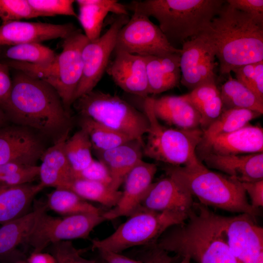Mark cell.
Instances as JSON below:
<instances>
[{"mask_svg":"<svg viewBox=\"0 0 263 263\" xmlns=\"http://www.w3.org/2000/svg\"><path fill=\"white\" fill-rule=\"evenodd\" d=\"M12 80L10 94L0 106L10 123L56 140L70 131V113L49 84L19 71Z\"/></svg>","mask_w":263,"mask_h":263,"instance_id":"cell-1","label":"cell"},{"mask_svg":"<svg viewBox=\"0 0 263 263\" xmlns=\"http://www.w3.org/2000/svg\"><path fill=\"white\" fill-rule=\"evenodd\" d=\"M219 62L222 75L239 66L263 60V21L237 10L225 0L198 36Z\"/></svg>","mask_w":263,"mask_h":263,"instance_id":"cell-2","label":"cell"},{"mask_svg":"<svg viewBox=\"0 0 263 263\" xmlns=\"http://www.w3.org/2000/svg\"><path fill=\"white\" fill-rule=\"evenodd\" d=\"M225 2L223 0H133L125 6L128 10L157 19L159 27L172 45L174 42L183 44L199 35Z\"/></svg>","mask_w":263,"mask_h":263,"instance_id":"cell-3","label":"cell"},{"mask_svg":"<svg viewBox=\"0 0 263 263\" xmlns=\"http://www.w3.org/2000/svg\"><path fill=\"white\" fill-rule=\"evenodd\" d=\"M171 177L200 203L222 210L247 213L256 218L259 210L248 202L242 183L229 176L208 169L202 162L190 166L167 167Z\"/></svg>","mask_w":263,"mask_h":263,"instance_id":"cell-4","label":"cell"},{"mask_svg":"<svg viewBox=\"0 0 263 263\" xmlns=\"http://www.w3.org/2000/svg\"><path fill=\"white\" fill-rule=\"evenodd\" d=\"M153 101V98L148 96L144 102L149 127L143 155L172 166H190L201 163L196 149L202 139V129L182 130L162 125L154 114Z\"/></svg>","mask_w":263,"mask_h":263,"instance_id":"cell-5","label":"cell"},{"mask_svg":"<svg viewBox=\"0 0 263 263\" xmlns=\"http://www.w3.org/2000/svg\"><path fill=\"white\" fill-rule=\"evenodd\" d=\"M80 116L89 117L132 140L143 141L149 124L142 112L117 95L93 90L74 102Z\"/></svg>","mask_w":263,"mask_h":263,"instance_id":"cell-6","label":"cell"},{"mask_svg":"<svg viewBox=\"0 0 263 263\" xmlns=\"http://www.w3.org/2000/svg\"><path fill=\"white\" fill-rule=\"evenodd\" d=\"M188 214L169 211L156 212L140 207L111 235L93 240L92 249L120 253L133 246L155 244L169 227L184 223Z\"/></svg>","mask_w":263,"mask_h":263,"instance_id":"cell-7","label":"cell"},{"mask_svg":"<svg viewBox=\"0 0 263 263\" xmlns=\"http://www.w3.org/2000/svg\"><path fill=\"white\" fill-rule=\"evenodd\" d=\"M102 213H80L59 218L46 212L40 218L26 243L33 247V252H40L58 242L86 239L94 227L106 221Z\"/></svg>","mask_w":263,"mask_h":263,"instance_id":"cell-8","label":"cell"},{"mask_svg":"<svg viewBox=\"0 0 263 263\" xmlns=\"http://www.w3.org/2000/svg\"><path fill=\"white\" fill-rule=\"evenodd\" d=\"M113 51L157 56L181 53V49L173 46L159 26L149 17L133 12L127 23L118 32Z\"/></svg>","mask_w":263,"mask_h":263,"instance_id":"cell-9","label":"cell"},{"mask_svg":"<svg viewBox=\"0 0 263 263\" xmlns=\"http://www.w3.org/2000/svg\"><path fill=\"white\" fill-rule=\"evenodd\" d=\"M129 19L128 15H116L105 34L95 40L89 41L83 47L82 75L74 96V102L93 91L101 79L114 51L117 33Z\"/></svg>","mask_w":263,"mask_h":263,"instance_id":"cell-10","label":"cell"},{"mask_svg":"<svg viewBox=\"0 0 263 263\" xmlns=\"http://www.w3.org/2000/svg\"><path fill=\"white\" fill-rule=\"evenodd\" d=\"M89 41L84 34L78 29L64 39L62 51L57 56L55 75L45 81L56 91L65 110L69 113L82 75V50Z\"/></svg>","mask_w":263,"mask_h":263,"instance_id":"cell-11","label":"cell"},{"mask_svg":"<svg viewBox=\"0 0 263 263\" xmlns=\"http://www.w3.org/2000/svg\"><path fill=\"white\" fill-rule=\"evenodd\" d=\"M37 133L13 124L0 128V165L36 166L46 149Z\"/></svg>","mask_w":263,"mask_h":263,"instance_id":"cell-12","label":"cell"},{"mask_svg":"<svg viewBox=\"0 0 263 263\" xmlns=\"http://www.w3.org/2000/svg\"><path fill=\"white\" fill-rule=\"evenodd\" d=\"M228 246L239 263H254L263 252V228L247 213L223 216Z\"/></svg>","mask_w":263,"mask_h":263,"instance_id":"cell-13","label":"cell"},{"mask_svg":"<svg viewBox=\"0 0 263 263\" xmlns=\"http://www.w3.org/2000/svg\"><path fill=\"white\" fill-rule=\"evenodd\" d=\"M263 129L248 124L234 132L202 140L196 149L199 159L207 154L230 155L263 152Z\"/></svg>","mask_w":263,"mask_h":263,"instance_id":"cell-14","label":"cell"},{"mask_svg":"<svg viewBox=\"0 0 263 263\" xmlns=\"http://www.w3.org/2000/svg\"><path fill=\"white\" fill-rule=\"evenodd\" d=\"M156 171L155 164L140 161L125 177L124 190L117 204L103 212L102 216L106 220L129 217L137 210L153 183Z\"/></svg>","mask_w":263,"mask_h":263,"instance_id":"cell-15","label":"cell"},{"mask_svg":"<svg viewBox=\"0 0 263 263\" xmlns=\"http://www.w3.org/2000/svg\"><path fill=\"white\" fill-rule=\"evenodd\" d=\"M77 29L72 23L54 24L13 21L0 26V46L42 41L70 36Z\"/></svg>","mask_w":263,"mask_h":263,"instance_id":"cell-16","label":"cell"},{"mask_svg":"<svg viewBox=\"0 0 263 263\" xmlns=\"http://www.w3.org/2000/svg\"><path fill=\"white\" fill-rule=\"evenodd\" d=\"M106 72L127 93L143 97L150 94L145 58L124 52H115Z\"/></svg>","mask_w":263,"mask_h":263,"instance_id":"cell-17","label":"cell"},{"mask_svg":"<svg viewBox=\"0 0 263 263\" xmlns=\"http://www.w3.org/2000/svg\"><path fill=\"white\" fill-rule=\"evenodd\" d=\"M194 203L192 195L167 175L152 184L140 207L156 212L169 211L188 215Z\"/></svg>","mask_w":263,"mask_h":263,"instance_id":"cell-18","label":"cell"},{"mask_svg":"<svg viewBox=\"0 0 263 263\" xmlns=\"http://www.w3.org/2000/svg\"><path fill=\"white\" fill-rule=\"evenodd\" d=\"M201 158L209 167L220 170L241 183L263 179V152L230 155L207 154Z\"/></svg>","mask_w":263,"mask_h":263,"instance_id":"cell-19","label":"cell"},{"mask_svg":"<svg viewBox=\"0 0 263 263\" xmlns=\"http://www.w3.org/2000/svg\"><path fill=\"white\" fill-rule=\"evenodd\" d=\"M68 131L46 149L42 154L39 166L40 183L45 187L66 189L74 179L73 171L64 150L65 143L69 138Z\"/></svg>","mask_w":263,"mask_h":263,"instance_id":"cell-20","label":"cell"},{"mask_svg":"<svg viewBox=\"0 0 263 263\" xmlns=\"http://www.w3.org/2000/svg\"><path fill=\"white\" fill-rule=\"evenodd\" d=\"M143 145V141L131 140L109 150L95 151L110 173L113 189L118 190L129 172L142 160Z\"/></svg>","mask_w":263,"mask_h":263,"instance_id":"cell-21","label":"cell"},{"mask_svg":"<svg viewBox=\"0 0 263 263\" xmlns=\"http://www.w3.org/2000/svg\"><path fill=\"white\" fill-rule=\"evenodd\" d=\"M153 109L158 119L175 128L182 130L200 128V115L186 94L153 98Z\"/></svg>","mask_w":263,"mask_h":263,"instance_id":"cell-22","label":"cell"},{"mask_svg":"<svg viewBox=\"0 0 263 263\" xmlns=\"http://www.w3.org/2000/svg\"><path fill=\"white\" fill-rule=\"evenodd\" d=\"M48 209L46 202H37L32 211L2 225L0 227V259L10 256L19 245L26 243Z\"/></svg>","mask_w":263,"mask_h":263,"instance_id":"cell-23","label":"cell"},{"mask_svg":"<svg viewBox=\"0 0 263 263\" xmlns=\"http://www.w3.org/2000/svg\"><path fill=\"white\" fill-rule=\"evenodd\" d=\"M181 53L144 56L150 94H158L177 86L180 83Z\"/></svg>","mask_w":263,"mask_h":263,"instance_id":"cell-24","label":"cell"},{"mask_svg":"<svg viewBox=\"0 0 263 263\" xmlns=\"http://www.w3.org/2000/svg\"><path fill=\"white\" fill-rule=\"evenodd\" d=\"M78 19L84 35L90 41L100 37L104 20L111 12L116 15H128L125 5L115 0H77Z\"/></svg>","mask_w":263,"mask_h":263,"instance_id":"cell-25","label":"cell"},{"mask_svg":"<svg viewBox=\"0 0 263 263\" xmlns=\"http://www.w3.org/2000/svg\"><path fill=\"white\" fill-rule=\"evenodd\" d=\"M44 188L40 182L0 185V224L3 225L27 213L34 198Z\"/></svg>","mask_w":263,"mask_h":263,"instance_id":"cell-26","label":"cell"},{"mask_svg":"<svg viewBox=\"0 0 263 263\" xmlns=\"http://www.w3.org/2000/svg\"><path fill=\"white\" fill-rule=\"evenodd\" d=\"M186 95L200 115V128L203 131L211 124L223 111L220 90L215 82L200 85Z\"/></svg>","mask_w":263,"mask_h":263,"instance_id":"cell-27","label":"cell"},{"mask_svg":"<svg viewBox=\"0 0 263 263\" xmlns=\"http://www.w3.org/2000/svg\"><path fill=\"white\" fill-rule=\"evenodd\" d=\"M207 47L198 36L182 44L180 60V83L191 91L200 85L198 69Z\"/></svg>","mask_w":263,"mask_h":263,"instance_id":"cell-28","label":"cell"},{"mask_svg":"<svg viewBox=\"0 0 263 263\" xmlns=\"http://www.w3.org/2000/svg\"><path fill=\"white\" fill-rule=\"evenodd\" d=\"M57 55L40 43H27L10 46H0V59L26 62L47 67L56 60Z\"/></svg>","mask_w":263,"mask_h":263,"instance_id":"cell-29","label":"cell"},{"mask_svg":"<svg viewBox=\"0 0 263 263\" xmlns=\"http://www.w3.org/2000/svg\"><path fill=\"white\" fill-rule=\"evenodd\" d=\"M221 96L223 110L244 109L263 113V101L253 92L229 74L222 86Z\"/></svg>","mask_w":263,"mask_h":263,"instance_id":"cell-30","label":"cell"},{"mask_svg":"<svg viewBox=\"0 0 263 263\" xmlns=\"http://www.w3.org/2000/svg\"><path fill=\"white\" fill-rule=\"evenodd\" d=\"M262 114L244 109L223 110L220 116L203 131L202 140L234 132L249 124Z\"/></svg>","mask_w":263,"mask_h":263,"instance_id":"cell-31","label":"cell"},{"mask_svg":"<svg viewBox=\"0 0 263 263\" xmlns=\"http://www.w3.org/2000/svg\"><path fill=\"white\" fill-rule=\"evenodd\" d=\"M46 202L48 208L65 216L103 212L101 209L87 202L73 191L65 188H56L48 195Z\"/></svg>","mask_w":263,"mask_h":263,"instance_id":"cell-32","label":"cell"},{"mask_svg":"<svg viewBox=\"0 0 263 263\" xmlns=\"http://www.w3.org/2000/svg\"><path fill=\"white\" fill-rule=\"evenodd\" d=\"M66 189L85 200L96 202L111 208L115 206L122 194L121 191L115 190L109 185L79 178L72 180Z\"/></svg>","mask_w":263,"mask_h":263,"instance_id":"cell-33","label":"cell"},{"mask_svg":"<svg viewBox=\"0 0 263 263\" xmlns=\"http://www.w3.org/2000/svg\"><path fill=\"white\" fill-rule=\"evenodd\" d=\"M79 125L88 135L94 151L109 150L132 140L87 117L81 116Z\"/></svg>","mask_w":263,"mask_h":263,"instance_id":"cell-34","label":"cell"},{"mask_svg":"<svg viewBox=\"0 0 263 263\" xmlns=\"http://www.w3.org/2000/svg\"><path fill=\"white\" fill-rule=\"evenodd\" d=\"M92 149L88 135L82 129L67 139L64 150L73 174L83 170L93 161Z\"/></svg>","mask_w":263,"mask_h":263,"instance_id":"cell-35","label":"cell"},{"mask_svg":"<svg viewBox=\"0 0 263 263\" xmlns=\"http://www.w3.org/2000/svg\"><path fill=\"white\" fill-rule=\"evenodd\" d=\"M39 176V166L16 163L0 165V185L16 186L31 183Z\"/></svg>","mask_w":263,"mask_h":263,"instance_id":"cell-36","label":"cell"},{"mask_svg":"<svg viewBox=\"0 0 263 263\" xmlns=\"http://www.w3.org/2000/svg\"><path fill=\"white\" fill-rule=\"evenodd\" d=\"M235 78L263 101V60L234 69Z\"/></svg>","mask_w":263,"mask_h":263,"instance_id":"cell-37","label":"cell"},{"mask_svg":"<svg viewBox=\"0 0 263 263\" xmlns=\"http://www.w3.org/2000/svg\"><path fill=\"white\" fill-rule=\"evenodd\" d=\"M38 17H52L57 15L77 17L73 0H27Z\"/></svg>","mask_w":263,"mask_h":263,"instance_id":"cell-38","label":"cell"},{"mask_svg":"<svg viewBox=\"0 0 263 263\" xmlns=\"http://www.w3.org/2000/svg\"><path fill=\"white\" fill-rule=\"evenodd\" d=\"M38 17L27 0H0V19L2 23Z\"/></svg>","mask_w":263,"mask_h":263,"instance_id":"cell-39","label":"cell"},{"mask_svg":"<svg viewBox=\"0 0 263 263\" xmlns=\"http://www.w3.org/2000/svg\"><path fill=\"white\" fill-rule=\"evenodd\" d=\"M52 252L57 263H97L81 256V250L76 249L70 241L52 244Z\"/></svg>","mask_w":263,"mask_h":263,"instance_id":"cell-40","label":"cell"},{"mask_svg":"<svg viewBox=\"0 0 263 263\" xmlns=\"http://www.w3.org/2000/svg\"><path fill=\"white\" fill-rule=\"evenodd\" d=\"M73 174L74 179L79 178L98 182L111 187L112 180L110 173L105 164L99 160L94 159L88 167Z\"/></svg>","mask_w":263,"mask_h":263,"instance_id":"cell-41","label":"cell"},{"mask_svg":"<svg viewBox=\"0 0 263 263\" xmlns=\"http://www.w3.org/2000/svg\"><path fill=\"white\" fill-rule=\"evenodd\" d=\"M207 46L198 69L200 85L206 83L216 82L214 73L216 57L209 47L207 45Z\"/></svg>","mask_w":263,"mask_h":263,"instance_id":"cell-42","label":"cell"},{"mask_svg":"<svg viewBox=\"0 0 263 263\" xmlns=\"http://www.w3.org/2000/svg\"><path fill=\"white\" fill-rule=\"evenodd\" d=\"M231 7L263 21V0H227Z\"/></svg>","mask_w":263,"mask_h":263,"instance_id":"cell-43","label":"cell"},{"mask_svg":"<svg viewBox=\"0 0 263 263\" xmlns=\"http://www.w3.org/2000/svg\"><path fill=\"white\" fill-rule=\"evenodd\" d=\"M246 193L250 196L252 207L259 210L263 206V179L256 181L242 183Z\"/></svg>","mask_w":263,"mask_h":263,"instance_id":"cell-44","label":"cell"},{"mask_svg":"<svg viewBox=\"0 0 263 263\" xmlns=\"http://www.w3.org/2000/svg\"><path fill=\"white\" fill-rule=\"evenodd\" d=\"M9 67L0 61V106L6 100L11 90L12 80Z\"/></svg>","mask_w":263,"mask_h":263,"instance_id":"cell-45","label":"cell"},{"mask_svg":"<svg viewBox=\"0 0 263 263\" xmlns=\"http://www.w3.org/2000/svg\"><path fill=\"white\" fill-rule=\"evenodd\" d=\"M98 251L104 263H145L143 261L136 260L118 253L104 250Z\"/></svg>","mask_w":263,"mask_h":263,"instance_id":"cell-46","label":"cell"},{"mask_svg":"<svg viewBox=\"0 0 263 263\" xmlns=\"http://www.w3.org/2000/svg\"><path fill=\"white\" fill-rule=\"evenodd\" d=\"M150 246V250L142 260L145 263H165L169 257L168 252L157 247L155 244Z\"/></svg>","mask_w":263,"mask_h":263,"instance_id":"cell-47","label":"cell"},{"mask_svg":"<svg viewBox=\"0 0 263 263\" xmlns=\"http://www.w3.org/2000/svg\"><path fill=\"white\" fill-rule=\"evenodd\" d=\"M26 261L27 263H57L52 254L42 252H33Z\"/></svg>","mask_w":263,"mask_h":263,"instance_id":"cell-48","label":"cell"},{"mask_svg":"<svg viewBox=\"0 0 263 263\" xmlns=\"http://www.w3.org/2000/svg\"><path fill=\"white\" fill-rule=\"evenodd\" d=\"M9 123L6 114L0 107V128L9 124Z\"/></svg>","mask_w":263,"mask_h":263,"instance_id":"cell-49","label":"cell"},{"mask_svg":"<svg viewBox=\"0 0 263 263\" xmlns=\"http://www.w3.org/2000/svg\"><path fill=\"white\" fill-rule=\"evenodd\" d=\"M191 258L188 256L183 257L182 260L179 263H190ZM172 258L169 257L167 259L165 263H171Z\"/></svg>","mask_w":263,"mask_h":263,"instance_id":"cell-50","label":"cell"},{"mask_svg":"<svg viewBox=\"0 0 263 263\" xmlns=\"http://www.w3.org/2000/svg\"><path fill=\"white\" fill-rule=\"evenodd\" d=\"M254 263H263V252L259 255Z\"/></svg>","mask_w":263,"mask_h":263,"instance_id":"cell-51","label":"cell"},{"mask_svg":"<svg viewBox=\"0 0 263 263\" xmlns=\"http://www.w3.org/2000/svg\"><path fill=\"white\" fill-rule=\"evenodd\" d=\"M14 263H27L26 260L20 259L14 262Z\"/></svg>","mask_w":263,"mask_h":263,"instance_id":"cell-52","label":"cell"}]
</instances>
